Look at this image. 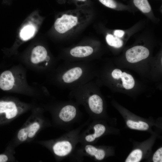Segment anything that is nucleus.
<instances>
[{
    "instance_id": "obj_2",
    "label": "nucleus",
    "mask_w": 162,
    "mask_h": 162,
    "mask_svg": "<svg viewBox=\"0 0 162 162\" xmlns=\"http://www.w3.org/2000/svg\"><path fill=\"white\" fill-rule=\"evenodd\" d=\"M26 105L18 101L0 100V123L12 120L23 113Z\"/></svg>"
},
{
    "instance_id": "obj_27",
    "label": "nucleus",
    "mask_w": 162,
    "mask_h": 162,
    "mask_svg": "<svg viewBox=\"0 0 162 162\" xmlns=\"http://www.w3.org/2000/svg\"><path fill=\"white\" fill-rule=\"evenodd\" d=\"M62 0V2L64 3L65 2V0Z\"/></svg>"
},
{
    "instance_id": "obj_11",
    "label": "nucleus",
    "mask_w": 162,
    "mask_h": 162,
    "mask_svg": "<svg viewBox=\"0 0 162 162\" xmlns=\"http://www.w3.org/2000/svg\"><path fill=\"white\" fill-rule=\"evenodd\" d=\"M85 150L88 154L94 156L98 160H101L105 157V151L103 149L98 148L91 145H87L85 147Z\"/></svg>"
},
{
    "instance_id": "obj_19",
    "label": "nucleus",
    "mask_w": 162,
    "mask_h": 162,
    "mask_svg": "<svg viewBox=\"0 0 162 162\" xmlns=\"http://www.w3.org/2000/svg\"><path fill=\"white\" fill-rule=\"evenodd\" d=\"M142 157V152L140 149L134 150L129 154L125 162H138L140 161Z\"/></svg>"
},
{
    "instance_id": "obj_12",
    "label": "nucleus",
    "mask_w": 162,
    "mask_h": 162,
    "mask_svg": "<svg viewBox=\"0 0 162 162\" xmlns=\"http://www.w3.org/2000/svg\"><path fill=\"white\" fill-rule=\"evenodd\" d=\"M93 133L87 135L85 137V140L88 142L94 141L96 138L101 136L106 131V128L103 124H97L93 127Z\"/></svg>"
},
{
    "instance_id": "obj_8",
    "label": "nucleus",
    "mask_w": 162,
    "mask_h": 162,
    "mask_svg": "<svg viewBox=\"0 0 162 162\" xmlns=\"http://www.w3.org/2000/svg\"><path fill=\"white\" fill-rule=\"evenodd\" d=\"M89 107L92 112L96 114L101 113L103 110V102L98 95L94 94L90 96L88 100Z\"/></svg>"
},
{
    "instance_id": "obj_1",
    "label": "nucleus",
    "mask_w": 162,
    "mask_h": 162,
    "mask_svg": "<svg viewBox=\"0 0 162 162\" xmlns=\"http://www.w3.org/2000/svg\"><path fill=\"white\" fill-rule=\"evenodd\" d=\"M86 11L78 9L66 12L56 20L54 27L58 33L65 34L84 25L89 20Z\"/></svg>"
},
{
    "instance_id": "obj_16",
    "label": "nucleus",
    "mask_w": 162,
    "mask_h": 162,
    "mask_svg": "<svg viewBox=\"0 0 162 162\" xmlns=\"http://www.w3.org/2000/svg\"><path fill=\"white\" fill-rule=\"evenodd\" d=\"M126 124L128 127L133 129L146 130L149 128V126L146 123L141 121L136 122L128 120Z\"/></svg>"
},
{
    "instance_id": "obj_20",
    "label": "nucleus",
    "mask_w": 162,
    "mask_h": 162,
    "mask_svg": "<svg viewBox=\"0 0 162 162\" xmlns=\"http://www.w3.org/2000/svg\"><path fill=\"white\" fill-rule=\"evenodd\" d=\"M18 140L21 142L26 141L28 140V133L27 126L21 128L17 134Z\"/></svg>"
},
{
    "instance_id": "obj_4",
    "label": "nucleus",
    "mask_w": 162,
    "mask_h": 162,
    "mask_svg": "<svg viewBox=\"0 0 162 162\" xmlns=\"http://www.w3.org/2000/svg\"><path fill=\"white\" fill-rule=\"evenodd\" d=\"M18 79L13 72L6 70L0 75V89L4 91L13 89L17 85Z\"/></svg>"
},
{
    "instance_id": "obj_26",
    "label": "nucleus",
    "mask_w": 162,
    "mask_h": 162,
    "mask_svg": "<svg viewBox=\"0 0 162 162\" xmlns=\"http://www.w3.org/2000/svg\"><path fill=\"white\" fill-rule=\"evenodd\" d=\"M8 159V156L4 154H0V162H5Z\"/></svg>"
},
{
    "instance_id": "obj_9",
    "label": "nucleus",
    "mask_w": 162,
    "mask_h": 162,
    "mask_svg": "<svg viewBox=\"0 0 162 162\" xmlns=\"http://www.w3.org/2000/svg\"><path fill=\"white\" fill-rule=\"evenodd\" d=\"M82 74V70L80 67L72 68L65 73L62 76L63 81L70 83L78 79Z\"/></svg>"
},
{
    "instance_id": "obj_23",
    "label": "nucleus",
    "mask_w": 162,
    "mask_h": 162,
    "mask_svg": "<svg viewBox=\"0 0 162 162\" xmlns=\"http://www.w3.org/2000/svg\"><path fill=\"white\" fill-rule=\"evenodd\" d=\"M122 73V72L120 69H116L112 71V75L113 78L118 80L120 78Z\"/></svg>"
},
{
    "instance_id": "obj_13",
    "label": "nucleus",
    "mask_w": 162,
    "mask_h": 162,
    "mask_svg": "<svg viewBox=\"0 0 162 162\" xmlns=\"http://www.w3.org/2000/svg\"><path fill=\"white\" fill-rule=\"evenodd\" d=\"M35 31V28L33 26L28 25L25 26L21 30L20 33L21 39L24 41L29 39L33 36Z\"/></svg>"
},
{
    "instance_id": "obj_17",
    "label": "nucleus",
    "mask_w": 162,
    "mask_h": 162,
    "mask_svg": "<svg viewBox=\"0 0 162 162\" xmlns=\"http://www.w3.org/2000/svg\"><path fill=\"white\" fill-rule=\"evenodd\" d=\"M106 40L110 46L116 48H120L123 44L122 41L116 37L110 34H107L106 36Z\"/></svg>"
},
{
    "instance_id": "obj_21",
    "label": "nucleus",
    "mask_w": 162,
    "mask_h": 162,
    "mask_svg": "<svg viewBox=\"0 0 162 162\" xmlns=\"http://www.w3.org/2000/svg\"><path fill=\"white\" fill-rule=\"evenodd\" d=\"M154 162H162V148L158 149L154 154L153 157Z\"/></svg>"
},
{
    "instance_id": "obj_3",
    "label": "nucleus",
    "mask_w": 162,
    "mask_h": 162,
    "mask_svg": "<svg viewBox=\"0 0 162 162\" xmlns=\"http://www.w3.org/2000/svg\"><path fill=\"white\" fill-rule=\"evenodd\" d=\"M149 54V52L147 48L138 46L128 50L126 52V57L129 62L135 63L146 58Z\"/></svg>"
},
{
    "instance_id": "obj_24",
    "label": "nucleus",
    "mask_w": 162,
    "mask_h": 162,
    "mask_svg": "<svg viewBox=\"0 0 162 162\" xmlns=\"http://www.w3.org/2000/svg\"><path fill=\"white\" fill-rule=\"evenodd\" d=\"M77 5H84L89 4V0H71Z\"/></svg>"
},
{
    "instance_id": "obj_7",
    "label": "nucleus",
    "mask_w": 162,
    "mask_h": 162,
    "mask_svg": "<svg viewBox=\"0 0 162 162\" xmlns=\"http://www.w3.org/2000/svg\"><path fill=\"white\" fill-rule=\"evenodd\" d=\"M76 110L71 105H67L63 107L59 112L58 116L62 122H68L73 120L76 117Z\"/></svg>"
},
{
    "instance_id": "obj_6",
    "label": "nucleus",
    "mask_w": 162,
    "mask_h": 162,
    "mask_svg": "<svg viewBox=\"0 0 162 162\" xmlns=\"http://www.w3.org/2000/svg\"><path fill=\"white\" fill-rule=\"evenodd\" d=\"M73 146L67 140H63L56 142L52 146V150L57 156L63 157L67 156L71 152Z\"/></svg>"
},
{
    "instance_id": "obj_15",
    "label": "nucleus",
    "mask_w": 162,
    "mask_h": 162,
    "mask_svg": "<svg viewBox=\"0 0 162 162\" xmlns=\"http://www.w3.org/2000/svg\"><path fill=\"white\" fill-rule=\"evenodd\" d=\"M28 133V140L33 138L40 130L41 124L40 122L34 121L26 126Z\"/></svg>"
},
{
    "instance_id": "obj_10",
    "label": "nucleus",
    "mask_w": 162,
    "mask_h": 162,
    "mask_svg": "<svg viewBox=\"0 0 162 162\" xmlns=\"http://www.w3.org/2000/svg\"><path fill=\"white\" fill-rule=\"evenodd\" d=\"M93 48L89 46H79L72 49L70 51L72 56L78 58L87 57L93 52Z\"/></svg>"
},
{
    "instance_id": "obj_14",
    "label": "nucleus",
    "mask_w": 162,
    "mask_h": 162,
    "mask_svg": "<svg viewBox=\"0 0 162 162\" xmlns=\"http://www.w3.org/2000/svg\"><path fill=\"white\" fill-rule=\"evenodd\" d=\"M120 78L122 81L123 86L125 89H130L134 87L135 81L133 77L130 74L123 72L122 73Z\"/></svg>"
},
{
    "instance_id": "obj_18",
    "label": "nucleus",
    "mask_w": 162,
    "mask_h": 162,
    "mask_svg": "<svg viewBox=\"0 0 162 162\" xmlns=\"http://www.w3.org/2000/svg\"><path fill=\"white\" fill-rule=\"evenodd\" d=\"M135 5L144 13L149 12L151 8L147 0H134Z\"/></svg>"
},
{
    "instance_id": "obj_25",
    "label": "nucleus",
    "mask_w": 162,
    "mask_h": 162,
    "mask_svg": "<svg viewBox=\"0 0 162 162\" xmlns=\"http://www.w3.org/2000/svg\"><path fill=\"white\" fill-rule=\"evenodd\" d=\"M124 34V32L121 30H116L114 32V35L116 37H122Z\"/></svg>"
},
{
    "instance_id": "obj_22",
    "label": "nucleus",
    "mask_w": 162,
    "mask_h": 162,
    "mask_svg": "<svg viewBox=\"0 0 162 162\" xmlns=\"http://www.w3.org/2000/svg\"><path fill=\"white\" fill-rule=\"evenodd\" d=\"M99 0L102 4L108 7L115 8L116 7V4L113 0Z\"/></svg>"
},
{
    "instance_id": "obj_5",
    "label": "nucleus",
    "mask_w": 162,
    "mask_h": 162,
    "mask_svg": "<svg viewBox=\"0 0 162 162\" xmlns=\"http://www.w3.org/2000/svg\"><path fill=\"white\" fill-rule=\"evenodd\" d=\"M50 60L47 50L44 46L39 45L33 49L30 56V61L33 64L38 65L44 62L48 63Z\"/></svg>"
}]
</instances>
